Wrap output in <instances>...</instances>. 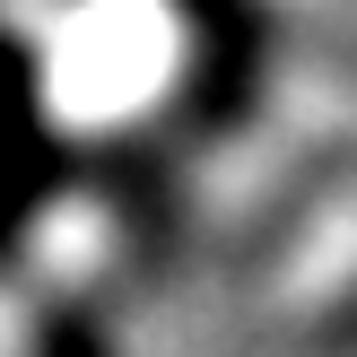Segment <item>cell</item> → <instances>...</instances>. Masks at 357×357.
<instances>
[{
    "label": "cell",
    "instance_id": "cell-1",
    "mask_svg": "<svg viewBox=\"0 0 357 357\" xmlns=\"http://www.w3.org/2000/svg\"><path fill=\"white\" fill-rule=\"evenodd\" d=\"M157 52H166V26H157L139 0H105V9L70 35V87L96 96V105H114V96H131L157 70Z\"/></svg>",
    "mask_w": 357,
    "mask_h": 357
}]
</instances>
